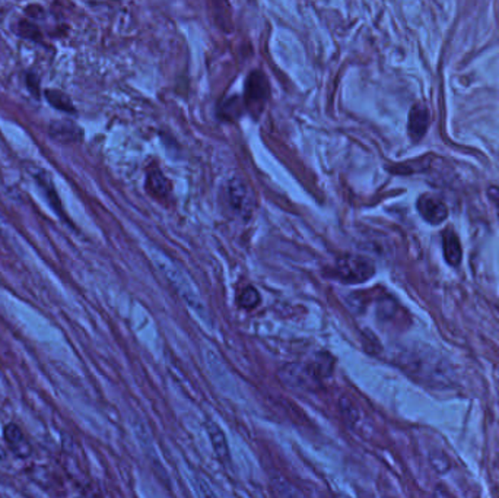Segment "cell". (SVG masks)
Segmentation results:
<instances>
[{"mask_svg":"<svg viewBox=\"0 0 499 498\" xmlns=\"http://www.w3.org/2000/svg\"><path fill=\"white\" fill-rule=\"evenodd\" d=\"M146 186L156 196H167L168 190H169V181L164 177V174L161 172L155 169V172H151L148 174Z\"/></svg>","mask_w":499,"mask_h":498,"instance_id":"obj_14","label":"cell"},{"mask_svg":"<svg viewBox=\"0 0 499 498\" xmlns=\"http://www.w3.org/2000/svg\"><path fill=\"white\" fill-rule=\"evenodd\" d=\"M34 177H35L37 184H38V186L41 188V190L44 192V196H46V199H47L49 205L54 209V212H56V213H59L60 218L63 219V218H65V215H63V209H62L60 199H59V196H57V194H56V192H54L53 183H51V180H50V177H49V174H47V173H44V172H38L37 174H34Z\"/></svg>","mask_w":499,"mask_h":498,"instance_id":"obj_12","label":"cell"},{"mask_svg":"<svg viewBox=\"0 0 499 498\" xmlns=\"http://www.w3.org/2000/svg\"><path fill=\"white\" fill-rule=\"evenodd\" d=\"M21 35L25 38H31V40H37L40 37V33L37 28L28 22H22L21 24Z\"/></svg>","mask_w":499,"mask_h":498,"instance_id":"obj_19","label":"cell"},{"mask_svg":"<svg viewBox=\"0 0 499 498\" xmlns=\"http://www.w3.org/2000/svg\"><path fill=\"white\" fill-rule=\"evenodd\" d=\"M416 208H418V212L421 213V217L428 224H432V225L443 224L448 217V209H447L446 204L441 201V199H438L437 196L430 194V193H425L418 199Z\"/></svg>","mask_w":499,"mask_h":498,"instance_id":"obj_5","label":"cell"},{"mask_svg":"<svg viewBox=\"0 0 499 498\" xmlns=\"http://www.w3.org/2000/svg\"><path fill=\"white\" fill-rule=\"evenodd\" d=\"M225 111V117L226 119H231V117H239L241 113H242V106H241V101L238 98H231V99H226V103L222 106V108Z\"/></svg>","mask_w":499,"mask_h":498,"instance_id":"obj_17","label":"cell"},{"mask_svg":"<svg viewBox=\"0 0 499 498\" xmlns=\"http://www.w3.org/2000/svg\"><path fill=\"white\" fill-rule=\"evenodd\" d=\"M428 126H430V115H428V110L423 106H413L410 110L409 115V124H407V131H409V136L412 138V140H421L426 131Z\"/></svg>","mask_w":499,"mask_h":498,"instance_id":"obj_8","label":"cell"},{"mask_svg":"<svg viewBox=\"0 0 499 498\" xmlns=\"http://www.w3.org/2000/svg\"><path fill=\"white\" fill-rule=\"evenodd\" d=\"M46 98H47V101L57 110H62V111H66V113H74L75 111L74 104H72V101H70V98H67L60 91L49 90V91H46Z\"/></svg>","mask_w":499,"mask_h":498,"instance_id":"obj_15","label":"cell"},{"mask_svg":"<svg viewBox=\"0 0 499 498\" xmlns=\"http://www.w3.org/2000/svg\"><path fill=\"white\" fill-rule=\"evenodd\" d=\"M28 88L31 90V92L37 97L38 95V79L35 75H30L28 76Z\"/></svg>","mask_w":499,"mask_h":498,"instance_id":"obj_21","label":"cell"},{"mask_svg":"<svg viewBox=\"0 0 499 498\" xmlns=\"http://www.w3.org/2000/svg\"><path fill=\"white\" fill-rule=\"evenodd\" d=\"M488 197H489V201L493 204L498 217H499V188H495V186L489 188L488 189Z\"/></svg>","mask_w":499,"mask_h":498,"instance_id":"obj_20","label":"cell"},{"mask_svg":"<svg viewBox=\"0 0 499 498\" xmlns=\"http://www.w3.org/2000/svg\"><path fill=\"white\" fill-rule=\"evenodd\" d=\"M226 197L231 209L238 215L247 217L251 208V193L239 179H234L226 186Z\"/></svg>","mask_w":499,"mask_h":498,"instance_id":"obj_6","label":"cell"},{"mask_svg":"<svg viewBox=\"0 0 499 498\" xmlns=\"http://www.w3.org/2000/svg\"><path fill=\"white\" fill-rule=\"evenodd\" d=\"M152 258H153L155 263L158 265V267L161 269V272L167 276V279L176 287L178 294L183 297V300L187 303L198 316L209 322L210 319H209V315L206 311V307L202 303L201 297H198L197 291L194 290L193 283L190 282L187 275L183 272V269L178 267L176 263L171 262L161 251H153Z\"/></svg>","mask_w":499,"mask_h":498,"instance_id":"obj_1","label":"cell"},{"mask_svg":"<svg viewBox=\"0 0 499 498\" xmlns=\"http://www.w3.org/2000/svg\"><path fill=\"white\" fill-rule=\"evenodd\" d=\"M5 458H6V454H5L3 449H2V447H0V459H2V460H3Z\"/></svg>","mask_w":499,"mask_h":498,"instance_id":"obj_22","label":"cell"},{"mask_svg":"<svg viewBox=\"0 0 499 498\" xmlns=\"http://www.w3.org/2000/svg\"><path fill=\"white\" fill-rule=\"evenodd\" d=\"M208 434L217 458L223 463L230 462V449H228V441L223 431L215 422H208Z\"/></svg>","mask_w":499,"mask_h":498,"instance_id":"obj_9","label":"cell"},{"mask_svg":"<svg viewBox=\"0 0 499 498\" xmlns=\"http://www.w3.org/2000/svg\"><path fill=\"white\" fill-rule=\"evenodd\" d=\"M333 278L344 283H362L375 275V266L365 256L346 254L336 262Z\"/></svg>","mask_w":499,"mask_h":498,"instance_id":"obj_2","label":"cell"},{"mask_svg":"<svg viewBox=\"0 0 499 498\" xmlns=\"http://www.w3.org/2000/svg\"><path fill=\"white\" fill-rule=\"evenodd\" d=\"M340 409H341V414H344V417L349 422H355L356 420H358V410H356L353 404L349 399H346V397L340 399Z\"/></svg>","mask_w":499,"mask_h":498,"instance_id":"obj_18","label":"cell"},{"mask_svg":"<svg viewBox=\"0 0 499 498\" xmlns=\"http://www.w3.org/2000/svg\"><path fill=\"white\" fill-rule=\"evenodd\" d=\"M270 95V87L266 75L262 70H254L247 78L244 99L246 107L253 113L254 116H259L263 111V107Z\"/></svg>","mask_w":499,"mask_h":498,"instance_id":"obj_3","label":"cell"},{"mask_svg":"<svg viewBox=\"0 0 499 498\" xmlns=\"http://www.w3.org/2000/svg\"><path fill=\"white\" fill-rule=\"evenodd\" d=\"M5 440L8 446L10 447V451L15 454L17 458L25 459L31 456V446L28 441L25 440V435L22 434V431L19 430V426L17 424H8L5 426Z\"/></svg>","mask_w":499,"mask_h":498,"instance_id":"obj_7","label":"cell"},{"mask_svg":"<svg viewBox=\"0 0 499 498\" xmlns=\"http://www.w3.org/2000/svg\"><path fill=\"white\" fill-rule=\"evenodd\" d=\"M238 303H239V306H241L242 308L251 310V308L259 306V303H260V295H259V292L255 291L253 287H248V288H246L244 291H242V292L239 294Z\"/></svg>","mask_w":499,"mask_h":498,"instance_id":"obj_16","label":"cell"},{"mask_svg":"<svg viewBox=\"0 0 499 498\" xmlns=\"http://www.w3.org/2000/svg\"><path fill=\"white\" fill-rule=\"evenodd\" d=\"M310 367L312 370V373H314V376L319 380H324V379H329L333 374L335 360L330 354L320 352L316 355V358L312 360Z\"/></svg>","mask_w":499,"mask_h":498,"instance_id":"obj_13","label":"cell"},{"mask_svg":"<svg viewBox=\"0 0 499 498\" xmlns=\"http://www.w3.org/2000/svg\"><path fill=\"white\" fill-rule=\"evenodd\" d=\"M50 136L56 140L63 142V144H67V142L79 140L82 138V131L72 122H54L50 126Z\"/></svg>","mask_w":499,"mask_h":498,"instance_id":"obj_11","label":"cell"},{"mask_svg":"<svg viewBox=\"0 0 499 498\" xmlns=\"http://www.w3.org/2000/svg\"><path fill=\"white\" fill-rule=\"evenodd\" d=\"M443 249L447 263L451 266H459L463 258L459 235L451 230H447L443 235Z\"/></svg>","mask_w":499,"mask_h":498,"instance_id":"obj_10","label":"cell"},{"mask_svg":"<svg viewBox=\"0 0 499 498\" xmlns=\"http://www.w3.org/2000/svg\"><path fill=\"white\" fill-rule=\"evenodd\" d=\"M279 377L288 388L298 390H310L320 381L312 373L311 367L303 364L283 365L279 372Z\"/></svg>","mask_w":499,"mask_h":498,"instance_id":"obj_4","label":"cell"}]
</instances>
